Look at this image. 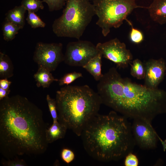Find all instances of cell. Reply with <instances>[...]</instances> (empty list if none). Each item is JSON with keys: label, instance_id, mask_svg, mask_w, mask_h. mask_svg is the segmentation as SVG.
Here are the masks:
<instances>
[{"label": "cell", "instance_id": "obj_1", "mask_svg": "<svg viewBox=\"0 0 166 166\" xmlns=\"http://www.w3.org/2000/svg\"><path fill=\"white\" fill-rule=\"evenodd\" d=\"M42 110L17 95L0 100V152L7 160L40 155L49 143Z\"/></svg>", "mask_w": 166, "mask_h": 166}, {"label": "cell", "instance_id": "obj_2", "mask_svg": "<svg viewBox=\"0 0 166 166\" xmlns=\"http://www.w3.org/2000/svg\"><path fill=\"white\" fill-rule=\"evenodd\" d=\"M97 93L102 104L127 118L151 122L166 114V91L152 89L123 77L116 68H110L98 81Z\"/></svg>", "mask_w": 166, "mask_h": 166}, {"label": "cell", "instance_id": "obj_3", "mask_svg": "<svg viewBox=\"0 0 166 166\" xmlns=\"http://www.w3.org/2000/svg\"><path fill=\"white\" fill-rule=\"evenodd\" d=\"M127 119L114 110L93 117L80 136L87 153L95 160L107 162L118 160L132 152L136 144Z\"/></svg>", "mask_w": 166, "mask_h": 166}, {"label": "cell", "instance_id": "obj_4", "mask_svg": "<svg viewBox=\"0 0 166 166\" xmlns=\"http://www.w3.org/2000/svg\"><path fill=\"white\" fill-rule=\"evenodd\" d=\"M55 99L58 121L79 136L102 104L97 93L87 85H66L56 92Z\"/></svg>", "mask_w": 166, "mask_h": 166}, {"label": "cell", "instance_id": "obj_5", "mask_svg": "<svg viewBox=\"0 0 166 166\" xmlns=\"http://www.w3.org/2000/svg\"><path fill=\"white\" fill-rule=\"evenodd\" d=\"M95 15L89 0H67L62 14L53 22V31L58 37L79 40Z\"/></svg>", "mask_w": 166, "mask_h": 166}, {"label": "cell", "instance_id": "obj_6", "mask_svg": "<svg viewBox=\"0 0 166 166\" xmlns=\"http://www.w3.org/2000/svg\"><path fill=\"white\" fill-rule=\"evenodd\" d=\"M95 15L98 17L96 24L106 37L112 28L119 27L127 17L137 8H145L137 5L136 0H92Z\"/></svg>", "mask_w": 166, "mask_h": 166}, {"label": "cell", "instance_id": "obj_7", "mask_svg": "<svg viewBox=\"0 0 166 166\" xmlns=\"http://www.w3.org/2000/svg\"><path fill=\"white\" fill-rule=\"evenodd\" d=\"M62 48L61 43L38 42L35 46L33 59L38 68H44L50 72L54 71L64 61Z\"/></svg>", "mask_w": 166, "mask_h": 166}, {"label": "cell", "instance_id": "obj_8", "mask_svg": "<svg viewBox=\"0 0 166 166\" xmlns=\"http://www.w3.org/2000/svg\"><path fill=\"white\" fill-rule=\"evenodd\" d=\"M99 53L96 45L91 42L78 40L67 44L64 61L71 66L83 67Z\"/></svg>", "mask_w": 166, "mask_h": 166}, {"label": "cell", "instance_id": "obj_9", "mask_svg": "<svg viewBox=\"0 0 166 166\" xmlns=\"http://www.w3.org/2000/svg\"><path fill=\"white\" fill-rule=\"evenodd\" d=\"M131 127L136 145L140 148L144 150L154 149L160 140L164 151L166 150V141L163 140L158 135L151 122L143 119H135Z\"/></svg>", "mask_w": 166, "mask_h": 166}, {"label": "cell", "instance_id": "obj_10", "mask_svg": "<svg viewBox=\"0 0 166 166\" xmlns=\"http://www.w3.org/2000/svg\"><path fill=\"white\" fill-rule=\"evenodd\" d=\"M97 48L102 56L113 62L117 67L125 68L132 62L133 56L125 44L117 38L97 44Z\"/></svg>", "mask_w": 166, "mask_h": 166}, {"label": "cell", "instance_id": "obj_11", "mask_svg": "<svg viewBox=\"0 0 166 166\" xmlns=\"http://www.w3.org/2000/svg\"><path fill=\"white\" fill-rule=\"evenodd\" d=\"M145 74L144 84L147 87L155 89L164 80L166 75V62L162 58L151 59L144 63Z\"/></svg>", "mask_w": 166, "mask_h": 166}, {"label": "cell", "instance_id": "obj_12", "mask_svg": "<svg viewBox=\"0 0 166 166\" xmlns=\"http://www.w3.org/2000/svg\"><path fill=\"white\" fill-rule=\"evenodd\" d=\"M147 8L154 21L161 25L166 23V0H153Z\"/></svg>", "mask_w": 166, "mask_h": 166}, {"label": "cell", "instance_id": "obj_13", "mask_svg": "<svg viewBox=\"0 0 166 166\" xmlns=\"http://www.w3.org/2000/svg\"><path fill=\"white\" fill-rule=\"evenodd\" d=\"M26 10L21 5L15 6L6 13L5 20L22 29L25 25V14Z\"/></svg>", "mask_w": 166, "mask_h": 166}, {"label": "cell", "instance_id": "obj_14", "mask_svg": "<svg viewBox=\"0 0 166 166\" xmlns=\"http://www.w3.org/2000/svg\"><path fill=\"white\" fill-rule=\"evenodd\" d=\"M38 87L48 88L53 81H58L59 79L55 78L51 72L42 67L38 68L37 71L34 75Z\"/></svg>", "mask_w": 166, "mask_h": 166}, {"label": "cell", "instance_id": "obj_15", "mask_svg": "<svg viewBox=\"0 0 166 166\" xmlns=\"http://www.w3.org/2000/svg\"><path fill=\"white\" fill-rule=\"evenodd\" d=\"M102 57V54L99 52L83 67L93 77L96 81H97L101 79L103 75L101 72Z\"/></svg>", "mask_w": 166, "mask_h": 166}, {"label": "cell", "instance_id": "obj_16", "mask_svg": "<svg viewBox=\"0 0 166 166\" xmlns=\"http://www.w3.org/2000/svg\"><path fill=\"white\" fill-rule=\"evenodd\" d=\"M67 129L65 125L58 121L53 123L46 131L47 139L49 144L64 138Z\"/></svg>", "mask_w": 166, "mask_h": 166}, {"label": "cell", "instance_id": "obj_17", "mask_svg": "<svg viewBox=\"0 0 166 166\" xmlns=\"http://www.w3.org/2000/svg\"><path fill=\"white\" fill-rule=\"evenodd\" d=\"M14 66L10 58L7 55L0 52V78H7L14 75Z\"/></svg>", "mask_w": 166, "mask_h": 166}, {"label": "cell", "instance_id": "obj_18", "mask_svg": "<svg viewBox=\"0 0 166 166\" xmlns=\"http://www.w3.org/2000/svg\"><path fill=\"white\" fill-rule=\"evenodd\" d=\"M21 28L12 23L5 20L2 25L3 39L6 41H11L14 39Z\"/></svg>", "mask_w": 166, "mask_h": 166}, {"label": "cell", "instance_id": "obj_19", "mask_svg": "<svg viewBox=\"0 0 166 166\" xmlns=\"http://www.w3.org/2000/svg\"><path fill=\"white\" fill-rule=\"evenodd\" d=\"M130 65V73L132 76L138 80L144 79L146 71L144 64L136 58L132 61Z\"/></svg>", "mask_w": 166, "mask_h": 166}, {"label": "cell", "instance_id": "obj_20", "mask_svg": "<svg viewBox=\"0 0 166 166\" xmlns=\"http://www.w3.org/2000/svg\"><path fill=\"white\" fill-rule=\"evenodd\" d=\"M43 2L40 0H22L21 5L28 11L36 13L39 10H43Z\"/></svg>", "mask_w": 166, "mask_h": 166}, {"label": "cell", "instance_id": "obj_21", "mask_svg": "<svg viewBox=\"0 0 166 166\" xmlns=\"http://www.w3.org/2000/svg\"><path fill=\"white\" fill-rule=\"evenodd\" d=\"M26 20L28 23L34 29L44 28L46 26L45 23L34 12L28 11Z\"/></svg>", "mask_w": 166, "mask_h": 166}, {"label": "cell", "instance_id": "obj_22", "mask_svg": "<svg viewBox=\"0 0 166 166\" xmlns=\"http://www.w3.org/2000/svg\"><path fill=\"white\" fill-rule=\"evenodd\" d=\"M82 77V74L80 72L74 71L67 73L59 80V85L60 86L68 85L76 79Z\"/></svg>", "mask_w": 166, "mask_h": 166}, {"label": "cell", "instance_id": "obj_23", "mask_svg": "<svg viewBox=\"0 0 166 166\" xmlns=\"http://www.w3.org/2000/svg\"><path fill=\"white\" fill-rule=\"evenodd\" d=\"M131 26V30L129 34L130 41L133 43L139 44L144 40V37L143 33L138 29L134 28L132 23L129 20L127 22Z\"/></svg>", "mask_w": 166, "mask_h": 166}, {"label": "cell", "instance_id": "obj_24", "mask_svg": "<svg viewBox=\"0 0 166 166\" xmlns=\"http://www.w3.org/2000/svg\"><path fill=\"white\" fill-rule=\"evenodd\" d=\"M49 110L53 120V123L58 121V116L57 110V107L55 99L50 97L49 94L46 97Z\"/></svg>", "mask_w": 166, "mask_h": 166}, {"label": "cell", "instance_id": "obj_25", "mask_svg": "<svg viewBox=\"0 0 166 166\" xmlns=\"http://www.w3.org/2000/svg\"><path fill=\"white\" fill-rule=\"evenodd\" d=\"M67 0H42L47 3L49 11L58 10L65 5Z\"/></svg>", "mask_w": 166, "mask_h": 166}, {"label": "cell", "instance_id": "obj_26", "mask_svg": "<svg viewBox=\"0 0 166 166\" xmlns=\"http://www.w3.org/2000/svg\"><path fill=\"white\" fill-rule=\"evenodd\" d=\"M2 164L4 166H27V164L23 159H20L18 157L7 160H2Z\"/></svg>", "mask_w": 166, "mask_h": 166}, {"label": "cell", "instance_id": "obj_27", "mask_svg": "<svg viewBox=\"0 0 166 166\" xmlns=\"http://www.w3.org/2000/svg\"><path fill=\"white\" fill-rule=\"evenodd\" d=\"M61 157L62 160L66 163L68 164L72 162L75 158L73 152L68 148H64L61 152Z\"/></svg>", "mask_w": 166, "mask_h": 166}, {"label": "cell", "instance_id": "obj_28", "mask_svg": "<svg viewBox=\"0 0 166 166\" xmlns=\"http://www.w3.org/2000/svg\"><path fill=\"white\" fill-rule=\"evenodd\" d=\"M124 164L125 166H137L139 161L136 155L130 152L125 156Z\"/></svg>", "mask_w": 166, "mask_h": 166}, {"label": "cell", "instance_id": "obj_29", "mask_svg": "<svg viewBox=\"0 0 166 166\" xmlns=\"http://www.w3.org/2000/svg\"><path fill=\"white\" fill-rule=\"evenodd\" d=\"M12 82L7 78L1 79L0 80V87L5 89H9Z\"/></svg>", "mask_w": 166, "mask_h": 166}, {"label": "cell", "instance_id": "obj_30", "mask_svg": "<svg viewBox=\"0 0 166 166\" xmlns=\"http://www.w3.org/2000/svg\"><path fill=\"white\" fill-rule=\"evenodd\" d=\"M10 89H5L0 87V100L8 96L10 92Z\"/></svg>", "mask_w": 166, "mask_h": 166}]
</instances>
